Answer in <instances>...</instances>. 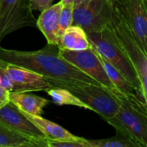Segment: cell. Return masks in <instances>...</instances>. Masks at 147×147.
<instances>
[{"label":"cell","mask_w":147,"mask_h":147,"mask_svg":"<svg viewBox=\"0 0 147 147\" xmlns=\"http://www.w3.org/2000/svg\"><path fill=\"white\" fill-rule=\"evenodd\" d=\"M0 147H48L47 144L24 136L0 124Z\"/></svg>","instance_id":"cell-16"},{"label":"cell","mask_w":147,"mask_h":147,"mask_svg":"<svg viewBox=\"0 0 147 147\" xmlns=\"http://www.w3.org/2000/svg\"><path fill=\"white\" fill-rule=\"evenodd\" d=\"M2 60V59H1ZM4 66L8 71L13 84V91L31 92L49 90L54 88L53 85L46 80L42 75L22 66L10 64L4 61Z\"/></svg>","instance_id":"cell-11"},{"label":"cell","mask_w":147,"mask_h":147,"mask_svg":"<svg viewBox=\"0 0 147 147\" xmlns=\"http://www.w3.org/2000/svg\"><path fill=\"white\" fill-rule=\"evenodd\" d=\"M87 34L92 47L123 73L137 91L139 99H141L142 87L137 70L124 48L117 40L111 27L108 25L107 28L101 31Z\"/></svg>","instance_id":"cell-2"},{"label":"cell","mask_w":147,"mask_h":147,"mask_svg":"<svg viewBox=\"0 0 147 147\" xmlns=\"http://www.w3.org/2000/svg\"><path fill=\"white\" fill-rule=\"evenodd\" d=\"M30 0H0V42L15 30L35 24Z\"/></svg>","instance_id":"cell-7"},{"label":"cell","mask_w":147,"mask_h":147,"mask_svg":"<svg viewBox=\"0 0 147 147\" xmlns=\"http://www.w3.org/2000/svg\"><path fill=\"white\" fill-rule=\"evenodd\" d=\"M49 147H92L89 140L81 138L78 140H48Z\"/></svg>","instance_id":"cell-21"},{"label":"cell","mask_w":147,"mask_h":147,"mask_svg":"<svg viewBox=\"0 0 147 147\" xmlns=\"http://www.w3.org/2000/svg\"><path fill=\"white\" fill-rule=\"evenodd\" d=\"M112 11L109 0H90L74 7V24L81 27L87 33L101 31L108 27Z\"/></svg>","instance_id":"cell-6"},{"label":"cell","mask_w":147,"mask_h":147,"mask_svg":"<svg viewBox=\"0 0 147 147\" xmlns=\"http://www.w3.org/2000/svg\"><path fill=\"white\" fill-rule=\"evenodd\" d=\"M109 1H110V3H111L112 7L113 6H115V5H117L119 3H120L121 2H123V0H109Z\"/></svg>","instance_id":"cell-27"},{"label":"cell","mask_w":147,"mask_h":147,"mask_svg":"<svg viewBox=\"0 0 147 147\" xmlns=\"http://www.w3.org/2000/svg\"><path fill=\"white\" fill-rule=\"evenodd\" d=\"M74 24V5H64L61 11L58 36L59 40L63 33Z\"/></svg>","instance_id":"cell-20"},{"label":"cell","mask_w":147,"mask_h":147,"mask_svg":"<svg viewBox=\"0 0 147 147\" xmlns=\"http://www.w3.org/2000/svg\"><path fill=\"white\" fill-rule=\"evenodd\" d=\"M54 0H30L31 7L35 10L43 11L53 4Z\"/></svg>","instance_id":"cell-23"},{"label":"cell","mask_w":147,"mask_h":147,"mask_svg":"<svg viewBox=\"0 0 147 147\" xmlns=\"http://www.w3.org/2000/svg\"><path fill=\"white\" fill-rule=\"evenodd\" d=\"M0 59L42 75L54 88L68 89L88 84L101 85L66 59L56 45L48 44L37 51L10 50L0 47Z\"/></svg>","instance_id":"cell-1"},{"label":"cell","mask_w":147,"mask_h":147,"mask_svg":"<svg viewBox=\"0 0 147 147\" xmlns=\"http://www.w3.org/2000/svg\"><path fill=\"white\" fill-rule=\"evenodd\" d=\"M63 3L60 1L42 11L36 22V26L45 36L48 44H59V22Z\"/></svg>","instance_id":"cell-12"},{"label":"cell","mask_w":147,"mask_h":147,"mask_svg":"<svg viewBox=\"0 0 147 147\" xmlns=\"http://www.w3.org/2000/svg\"><path fill=\"white\" fill-rule=\"evenodd\" d=\"M58 47L61 49L81 51L92 47L87 32L80 26L73 24L62 35Z\"/></svg>","instance_id":"cell-14"},{"label":"cell","mask_w":147,"mask_h":147,"mask_svg":"<svg viewBox=\"0 0 147 147\" xmlns=\"http://www.w3.org/2000/svg\"><path fill=\"white\" fill-rule=\"evenodd\" d=\"M109 26L137 70L142 87L140 100L147 106V53L135 39L125 18L116 7H113Z\"/></svg>","instance_id":"cell-4"},{"label":"cell","mask_w":147,"mask_h":147,"mask_svg":"<svg viewBox=\"0 0 147 147\" xmlns=\"http://www.w3.org/2000/svg\"><path fill=\"white\" fill-rule=\"evenodd\" d=\"M25 115L40 129L46 139L51 140H78L81 137L75 136L60 125L42 118L41 115H32L25 113Z\"/></svg>","instance_id":"cell-13"},{"label":"cell","mask_w":147,"mask_h":147,"mask_svg":"<svg viewBox=\"0 0 147 147\" xmlns=\"http://www.w3.org/2000/svg\"><path fill=\"white\" fill-rule=\"evenodd\" d=\"M10 100L22 111L32 115H42L43 108L49 101L41 96L26 92L10 91Z\"/></svg>","instance_id":"cell-15"},{"label":"cell","mask_w":147,"mask_h":147,"mask_svg":"<svg viewBox=\"0 0 147 147\" xmlns=\"http://www.w3.org/2000/svg\"><path fill=\"white\" fill-rule=\"evenodd\" d=\"M0 124L24 136L44 142L48 146V139L40 129L11 102L0 109Z\"/></svg>","instance_id":"cell-10"},{"label":"cell","mask_w":147,"mask_h":147,"mask_svg":"<svg viewBox=\"0 0 147 147\" xmlns=\"http://www.w3.org/2000/svg\"><path fill=\"white\" fill-rule=\"evenodd\" d=\"M60 52L66 59L91 76L101 85L113 90H118L107 73L100 53L93 47L81 51H70L60 48Z\"/></svg>","instance_id":"cell-8"},{"label":"cell","mask_w":147,"mask_h":147,"mask_svg":"<svg viewBox=\"0 0 147 147\" xmlns=\"http://www.w3.org/2000/svg\"><path fill=\"white\" fill-rule=\"evenodd\" d=\"M116 7L135 39L147 53V7L145 0H123Z\"/></svg>","instance_id":"cell-9"},{"label":"cell","mask_w":147,"mask_h":147,"mask_svg":"<svg viewBox=\"0 0 147 147\" xmlns=\"http://www.w3.org/2000/svg\"><path fill=\"white\" fill-rule=\"evenodd\" d=\"M89 140L92 147H137L134 143L120 133L109 139Z\"/></svg>","instance_id":"cell-19"},{"label":"cell","mask_w":147,"mask_h":147,"mask_svg":"<svg viewBox=\"0 0 147 147\" xmlns=\"http://www.w3.org/2000/svg\"><path fill=\"white\" fill-rule=\"evenodd\" d=\"M145 3H146V5L147 7V0H145Z\"/></svg>","instance_id":"cell-28"},{"label":"cell","mask_w":147,"mask_h":147,"mask_svg":"<svg viewBox=\"0 0 147 147\" xmlns=\"http://www.w3.org/2000/svg\"><path fill=\"white\" fill-rule=\"evenodd\" d=\"M61 2L64 5H75V0H61Z\"/></svg>","instance_id":"cell-26"},{"label":"cell","mask_w":147,"mask_h":147,"mask_svg":"<svg viewBox=\"0 0 147 147\" xmlns=\"http://www.w3.org/2000/svg\"><path fill=\"white\" fill-rule=\"evenodd\" d=\"M10 91L4 87L0 86V109L8 104L10 100Z\"/></svg>","instance_id":"cell-24"},{"label":"cell","mask_w":147,"mask_h":147,"mask_svg":"<svg viewBox=\"0 0 147 147\" xmlns=\"http://www.w3.org/2000/svg\"><path fill=\"white\" fill-rule=\"evenodd\" d=\"M88 1H90V0H75L74 7H76V6H80V5L85 4V3H88Z\"/></svg>","instance_id":"cell-25"},{"label":"cell","mask_w":147,"mask_h":147,"mask_svg":"<svg viewBox=\"0 0 147 147\" xmlns=\"http://www.w3.org/2000/svg\"><path fill=\"white\" fill-rule=\"evenodd\" d=\"M0 86L4 87L10 91H13L14 89L13 82L4 66V61L1 59H0Z\"/></svg>","instance_id":"cell-22"},{"label":"cell","mask_w":147,"mask_h":147,"mask_svg":"<svg viewBox=\"0 0 147 147\" xmlns=\"http://www.w3.org/2000/svg\"><path fill=\"white\" fill-rule=\"evenodd\" d=\"M101 59L107 71V73L110 80L115 86V88L126 96H129V97L139 96L137 91L133 87V85L129 83V81L126 78L123 73L120 71H119L113 65L108 62L105 58H103L101 55Z\"/></svg>","instance_id":"cell-17"},{"label":"cell","mask_w":147,"mask_h":147,"mask_svg":"<svg viewBox=\"0 0 147 147\" xmlns=\"http://www.w3.org/2000/svg\"><path fill=\"white\" fill-rule=\"evenodd\" d=\"M47 93L51 97L52 101L57 105H70L85 109H89L88 107L83 102H81L68 89L51 88L47 90Z\"/></svg>","instance_id":"cell-18"},{"label":"cell","mask_w":147,"mask_h":147,"mask_svg":"<svg viewBox=\"0 0 147 147\" xmlns=\"http://www.w3.org/2000/svg\"><path fill=\"white\" fill-rule=\"evenodd\" d=\"M137 98L121 93V106L115 116L107 122L137 147H147V115L139 107Z\"/></svg>","instance_id":"cell-3"},{"label":"cell","mask_w":147,"mask_h":147,"mask_svg":"<svg viewBox=\"0 0 147 147\" xmlns=\"http://www.w3.org/2000/svg\"><path fill=\"white\" fill-rule=\"evenodd\" d=\"M68 90L106 121L115 116L122 103L120 91L101 85L88 84L70 87Z\"/></svg>","instance_id":"cell-5"}]
</instances>
